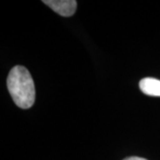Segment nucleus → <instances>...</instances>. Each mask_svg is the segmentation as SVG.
<instances>
[{
	"instance_id": "nucleus-1",
	"label": "nucleus",
	"mask_w": 160,
	"mask_h": 160,
	"mask_svg": "<svg viewBox=\"0 0 160 160\" xmlns=\"http://www.w3.org/2000/svg\"><path fill=\"white\" fill-rule=\"evenodd\" d=\"M7 88L14 103L19 108L29 109L36 99L34 81L29 71L23 66H15L7 78Z\"/></svg>"
},
{
	"instance_id": "nucleus-3",
	"label": "nucleus",
	"mask_w": 160,
	"mask_h": 160,
	"mask_svg": "<svg viewBox=\"0 0 160 160\" xmlns=\"http://www.w3.org/2000/svg\"><path fill=\"white\" fill-rule=\"evenodd\" d=\"M139 86L144 94L160 97V80L153 78H145L140 81Z\"/></svg>"
},
{
	"instance_id": "nucleus-2",
	"label": "nucleus",
	"mask_w": 160,
	"mask_h": 160,
	"mask_svg": "<svg viewBox=\"0 0 160 160\" xmlns=\"http://www.w3.org/2000/svg\"><path fill=\"white\" fill-rule=\"evenodd\" d=\"M43 3L63 17L72 16L77 9L76 0H43Z\"/></svg>"
},
{
	"instance_id": "nucleus-4",
	"label": "nucleus",
	"mask_w": 160,
	"mask_h": 160,
	"mask_svg": "<svg viewBox=\"0 0 160 160\" xmlns=\"http://www.w3.org/2000/svg\"><path fill=\"white\" fill-rule=\"evenodd\" d=\"M123 160H147L142 158H139V157H130V158H126Z\"/></svg>"
}]
</instances>
